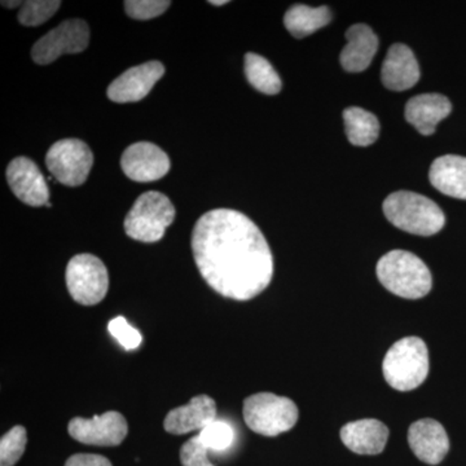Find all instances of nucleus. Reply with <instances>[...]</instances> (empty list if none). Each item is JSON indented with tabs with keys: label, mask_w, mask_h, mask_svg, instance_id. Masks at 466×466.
<instances>
[{
	"label": "nucleus",
	"mask_w": 466,
	"mask_h": 466,
	"mask_svg": "<svg viewBox=\"0 0 466 466\" xmlns=\"http://www.w3.org/2000/svg\"><path fill=\"white\" fill-rule=\"evenodd\" d=\"M164 75V64L159 61H148L142 66L126 70L124 75L119 76L109 85L106 95L115 103H137L152 91L153 86L157 84Z\"/></svg>",
	"instance_id": "nucleus-12"
},
{
	"label": "nucleus",
	"mask_w": 466,
	"mask_h": 466,
	"mask_svg": "<svg viewBox=\"0 0 466 466\" xmlns=\"http://www.w3.org/2000/svg\"><path fill=\"white\" fill-rule=\"evenodd\" d=\"M381 79L391 91L410 90L419 82V63L410 47L401 43L391 46L382 64Z\"/></svg>",
	"instance_id": "nucleus-16"
},
{
	"label": "nucleus",
	"mask_w": 466,
	"mask_h": 466,
	"mask_svg": "<svg viewBox=\"0 0 466 466\" xmlns=\"http://www.w3.org/2000/svg\"><path fill=\"white\" fill-rule=\"evenodd\" d=\"M208 450L202 443L200 435L191 438L180 450V461L183 466H214L208 458Z\"/></svg>",
	"instance_id": "nucleus-29"
},
{
	"label": "nucleus",
	"mask_w": 466,
	"mask_h": 466,
	"mask_svg": "<svg viewBox=\"0 0 466 466\" xmlns=\"http://www.w3.org/2000/svg\"><path fill=\"white\" fill-rule=\"evenodd\" d=\"M168 0H127L126 14L134 20L146 21L161 16L170 7Z\"/></svg>",
	"instance_id": "nucleus-27"
},
{
	"label": "nucleus",
	"mask_w": 466,
	"mask_h": 466,
	"mask_svg": "<svg viewBox=\"0 0 466 466\" xmlns=\"http://www.w3.org/2000/svg\"><path fill=\"white\" fill-rule=\"evenodd\" d=\"M348 45L341 52V66L346 72L360 73L370 67L379 50V38L370 26L357 24L346 32Z\"/></svg>",
	"instance_id": "nucleus-19"
},
{
	"label": "nucleus",
	"mask_w": 466,
	"mask_h": 466,
	"mask_svg": "<svg viewBox=\"0 0 466 466\" xmlns=\"http://www.w3.org/2000/svg\"><path fill=\"white\" fill-rule=\"evenodd\" d=\"M66 280L70 296L79 305H97L108 293V269L92 254L73 257L66 266Z\"/></svg>",
	"instance_id": "nucleus-7"
},
{
	"label": "nucleus",
	"mask_w": 466,
	"mask_h": 466,
	"mask_svg": "<svg viewBox=\"0 0 466 466\" xmlns=\"http://www.w3.org/2000/svg\"><path fill=\"white\" fill-rule=\"evenodd\" d=\"M174 219L175 208L167 195L156 191L146 192L135 201L126 216V235L133 240L152 244L164 238L167 227Z\"/></svg>",
	"instance_id": "nucleus-5"
},
{
	"label": "nucleus",
	"mask_w": 466,
	"mask_h": 466,
	"mask_svg": "<svg viewBox=\"0 0 466 466\" xmlns=\"http://www.w3.org/2000/svg\"><path fill=\"white\" fill-rule=\"evenodd\" d=\"M431 183L450 198L466 200V158L447 155L435 159L431 167Z\"/></svg>",
	"instance_id": "nucleus-20"
},
{
	"label": "nucleus",
	"mask_w": 466,
	"mask_h": 466,
	"mask_svg": "<svg viewBox=\"0 0 466 466\" xmlns=\"http://www.w3.org/2000/svg\"><path fill=\"white\" fill-rule=\"evenodd\" d=\"M408 443L417 459L429 465L440 464L450 451L449 435L433 419L413 422L408 431Z\"/></svg>",
	"instance_id": "nucleus-14"
},
{
	"label": "nucleus",
	"mask_w": 466,
	"mask_h": 466,
	"mask_svg": "<svg viewBox=\"0 0 466 466\" xmlns=\"http://www.w3.org/2000/svg\"><path fill=\"white\" fill-rule=\"evenodd\" d=\"M388 426L375 419L359 420L341 429V440L350 451L358 455H379L389 440Z\"/></svg>",
	"instance_id": "nucleus-17"
},
{
	"label": "nucleus",
	"mask_w": 466,
	"mask_h": 466,
	"mask_svg": "<svg viewBox=\"0 0 466 466\" xmlns=\"http://www.w3.org/2000/svg\"><path fill=\"white\" fill-rule=\"evenodd\" d=\"M90 27L79 18L64 21L42 36L32 48L33 61L38 66H48L63 55L81 54L88 47Z\"/></svg>",
	"instance_id": "nucleus-9"
},
{
	"label": "nucleus",
	"mask_w": 466,
	"mask_h": 466,
	"mask_svg": "<svg viewBox=\"0 0 466 466\" xmlns=\"http://www.w3.org/2000/svg\"><path fill=\"white\" fill-rule=\"evenodd\" d=\"M196 266L211 289L249 300L271 283L274 257L253 220L231 208L208 211L192 231Z\"/></svg>",
	"instance_id": "nucleus-1"
},
{
	"label": "nucleus",
	"mask_w": 466,
	"mask_h": 466,
	"mask_svg": "<svg viewBox=\"0 0 466 466\" xmlns=\"http://www.w3.org/2000/svg\"><path fill=\"white\" fill-rule=\"evenodd\" d=\"M46 207H47V208H52V204H51V202H48V204H47V205H46Z\"/></svg>",
	"instance_id": "nucleus-33"
},
{
	"label": "nucleus",
	"mask_w": 466,
	"mask_h": 466,
	"mask_svg": "<svg viewBox=\"0 0 466 466\" xmlns=\"http://www.w3.org/2000/svg\"><path fill=\"white\" fill-rule=\"evenodd\" d=\"M26 443V429L24 426H15L3 435L0 441V466L16 465L25 452Z\"/></svg>",
	"instance_id": "nucleus-25"
},
{
	"label": "nucleus",
	"mask_w": 466,
	"mask_h": 466,
	"mask_svg": "<svg viewBox=\"0 0 466 466\" xmlns=\"http://www.w3.org/2000/svg\"><path fill=\"white\" fill-rule=\"evenodd\" d=\"M452 104L441 94L417 95L408 101L406 119L420 134L429 137L435 133L441 119L450 116Z\"/></svg>",
	"instance_id": "nucleus-18"
},
{
	"label": "nucleus",
	"mask_w": 466,
	"mask_h": 466,
	"mask_svg": "<svg viewBox=\"0 0 466 466\" xmlns=\"http://www.w3.org/2000/svg\"><path fill=\"white\" fill-rule=\"evenodd\" d=\"M198 435L208 451H217V452L229 449L235 440L232 426L219 420L211 422Z\"/></svg>",
	"instance_id": "nucleus-26"
},
{
	"label": "nucleus",
	"mask_w": 466,
	"mask_h": 466,
	"mask_svg": "<svg viewBox=\"0 0 466 466\" xmlns=\"http://www.w3.org/2000/svg\"><path fill=\"white\" fill-rule=\"evenodd\" d=\"M58 0H29L24 2L18 12V23L24 26H39L47 23L60 8Z\"/></svg>",
	"instance_id": "nucleus-24"
},
{
	"label": "nucleus",
	"mask_w": 466,
	"mask_h": 466,
	"mask_svg": "<svg viewBox=\"0 0 466 466\" xmlns=\"http://www.w3.org/2000/svg\"><path fill=\"white\" fill-rule=\"evenodd\" d=\"M245 75L249 84L262 94L278 95L283 87L274 66L265 57L253 52L245 55Z\"/></svg>",
	"instance_id": "nucleus-23"
},
{
	"label": "nucleus",
	"mask_w": 466,
	"mask_h": 466,
	"mask_svg": "<svg viewBox=\"0 0 466 466\" xmlns=\"http://www.w3.org/2000/svg\"><path fill=\"white\" fill-rule=\"evenodd\" d=\"M66 466H112V462L94 453H76L66 460Z\"/></svg>",
	"instance_id": "nucleus-30"
},
{
	"label": "nucleus",
	"mask_w": 466,
	"mask_h": 466,
	"mask_svg": "<svg viewBox=\"0 0 466 466\" xmlns=\"http://www.w3.org/2000/svg\"><path fill=\"white\" fill-rule=\"evenodd\" d=\"M377 278L386 289L406 299H422L433 287L428 266L404 250L385 254L377 263Z\"/></svg>",
	"instance_id": "nucleus-2"
},
{
	"label": "nucleus",
	"mask_w": 466,
	"mask_h": 466,
	"mask_svg": "<svg viewBox=\"0 0 466 466\" xmlns=\"http://www.w3.org/2000/svg\"><path fill=\"white\" fill-rule=\"evenodd\" d=\"M121 167L128 179L150 183L162 179L170 171L171 161L156 144L140 142L126 148L121 157Z\"/></svg>",
	"instance_id": "nucleus-11"
},
{
	"label": "nucleus",
	"mask_w": 466,
	"mask_h": 466,
	"mask_svg": "<svg viewBox=\"0 0 466 466\" xmlns=\"http://www.w3.org/2000/svg\"><path fill=\"white\" fill-rule=\"evenodd\" d=\"M332 21V12L327 5L312 8L296 5L288 9L284 16L285 27L294 38H305L327 26Z\"/></svg>",
	"instance_id": "nucleus-21"
},
{
	"label": "nucleus",
	"mask_w": 466,
	"mask_h": 466,
	"mask_svg": "<svg viewBox=\"0 0 466 466\" xmlns=\"http://www.w3.org/2000/svg\"><path fill=\"white\" fill-rule=\"evenodd\" d=\"M383 377L398 391L415 390L429 375L428 346L419 337H406L386 352Z\"/></svg>",
	"instance_id": "nucleus-4"
},
{
	"label": "nucleus",
	"mask_w": 466,
	"mask_h": 466,
	"mask_svg": "<svg viewBox=\"0 0 466 466\" xmlns=\"http://www.w3.org/2000/svg\"><path fill=\"white\" fill-rule=\"evenodd\" d=\"M109 333L125 350L130 351L139 348L143 342L142 333L128 323L124 317H116L108 324Z\"/></svg>",
	"instance_id": "nucleus-28"
},
{
	"label": "nucleus",
	"mask_w": 466,
	"mask_h": 466,
	"mask_svg": "<svg viewBox=\"0 0 466 466\" xmlns=\"http://www.w3.org/2000/svg\"><path fill=\"white\" fill-rule=\"evenodd\" d=\"M382 208L391 225L410 235H435L446 223L441 208L431 198L415 192L391 193Z\"/></svg>",
	"instance_id": "nucleus-3"
},
{
	"label": "nucleus",
	"mask_w": 466,
	"mask_h": 466,
	"mask_svg": "<svg viewBox=\"0 0 466 466\" xmlns=\"http://www.w3.org/2000/svg\"><path fill=\"white\" fill-rule=\"evenodd\" d=\"M346 135L350 143L357 147H368L376 142L380 135V122L373 113L351 106L343 112Z\"/></svg>",
	"instance_id": "nucleus-22"
},
{
	"label": "nucleus",
	"mask_w": 466,
	"mask_h": 466,
	"mask_svg": "<svg viewBox=\"0 0 466 466\" xmlns=\"http://www.w3.org/2000/svg\"><path fill=\"white\" fill-rule=\"evenodd\" d=\"M217 420V404L208 395H198L187 406L174 408L165 417L164 428L174 435L204 431Z\"/></svg>",
	"instance_id": "nucleus-15"
},
{
	"label": "nucleus",
	"mask_w": 466,
	"mask_h": 466,
	"mask_svg": "<svg viewBox=\"0 0 466 466\" xmlns=\"http://www.w3.org/2000/svg\"><path fill=\"white\" fill-rule=\"evenodd\" d=\"M2 5L7 8H16L18 5H23L21 2H2Z\"/></svg>",
	"instance_id": "nucleus-31"
},
{
	"label": "nucleus",
	"mask_w": 466,
	"mask_h": 466,
	"mask_svg": "<svg viewBox=\"0 0 466 466\" xmlns=\"http://www.w3.org/2000/svg\"><path fill=\"white\" fill-rule=\"evenodd\" d=\"M46 165L57 182L67 187H78L90 175L94 155L90 147L82 140H58L48 149Z\"/></svg>",
	"instance_id": "nucleus-8"
},
{
	"label": "nucleus",
	"mask_w": 466,
	"mask_h": 466,
	"mask_svg": "<svg viewBox=\"0 0 466 466\" xmlns=\"http://www.w3.org/2000/svg\"><path fill=\"white\" fill-rule=\"evenodd\" d=\"M244 420L250 431L265 437L289 431L299 421V408L289 398L258 392L244 400Z\"/></svg>",
	"instance_id": "nucleus-6"
},
{
	"label": "nucleus",
	"mask_w": 466,
	"mask_h": 466,
	"mask_svg": "<svg viewBox=\"0 0 466 466\" xmlns=\"http://www.w3.org/2000/svg\"><path fill=\"white\" fill-rule=\"evenodd\" d=\"M70 437L88 446L116 447L125 441L128 425L125 416L109 410L92 419L75 417L67 426Z\"/></svg>",
	"instance_id": "nucleus-10"
},
{
	"label": "nucleus",
	"mask_w": 466,
	"mask_h": 466,
	"mask_svg": "<svg viewBox=\"0 0 466 466\" xmlns=\"http://www.w3.org/2000/svg\"><path fill=\"white\" fill-rule=\"evenodd\" d=\"M9 188L18 200L29 207H46L50 198L47 180L35 162L26 157H17L9 162L7 167Z\"/></svg>",
	"instance_id": "nucleus-13"
},
{
	"label": "nucleus",
	"mask_w": 466,
	"mask_h": 466,
	"mask_svg": "<svg viewBox=\"0 0 466 466\" xmlns=\"http://www.w3.org/2000/svg\"><path fill=\"white\" fill-rule=\"evenodd\" d=\"M208 3H210L211 5H217V7H220V5H225L228 2H226V0H219V2H216V0H211V2Z\"/></svg>",
	"instance_id": "nucleus-32"
}]
</instances>
